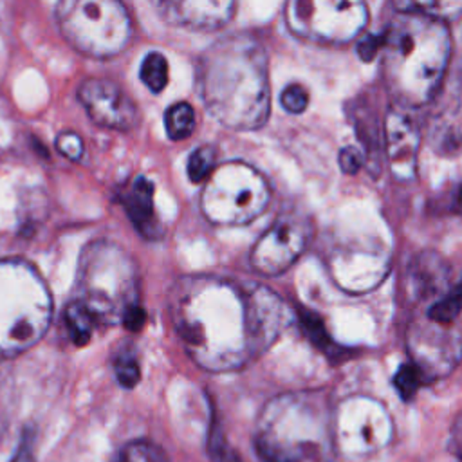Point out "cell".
Segmentation results:
<instances>
[{
  "mask_svg": "<svg viewBox=\"0 0 462 462\" xmlns=\"http://www.w3.org/2000/svg\"><path fill=\"white\" fill-rule=\"evenodd\" d=\"M366 20L363 4L292 2L287 5L289 27L305 38L339 42L352 38Z\"/></svg>",
  "mask_w": 462,
  "mask_h": 462,
  "instance_id": "cell-10",
  "label": "cell"
},
{
  "mask_svg": "<svg viewBox=\"0 0 462 462\" xmlns=\"http://www.w3.org/2000/svg\"><path fill=\"white\" fill-rule=\"evenodd\" d=\"M262 462H334V413L318 393H285L265 404L254 435Z\"/></svg>",
  "mask_w": 462,
  "mask_h": 462,
  "instance_id": "cell-3",
  "label": "cell"
},
{
  "mask_svg": "<svg viewBox=\"0 0 462 462\" xmlns=\"http://www.w3.org/2000/svg\"><path fill=\"white\" fill-rule=\"evenodd\" d=\"M453 211L462 215V186H458L455 197H453Z\"/></svg>",
  "mask_w": 462,
  "mask_h": 462,
  "instance_id": "cell-34",
  "label": "cell"
},
{
  "mask_svg": "<svg viewBox=\"0 0 462 462\" xmlns=\"http://www.w3.org/2000/svg\"><path fill=\"white\" fill-rule=\"evenodd\" d=\"M116 375L125 388H134L139 381V365L135 357L128 354L119 356L116 361Z\"/></svg>",
  "mask_w": 462,
  "mask_h": 462,
  "instance_id": "cell-26",
  "label": "cell"
},
{
  "mask_svg": "<svg viewBox=\"0 0 462 462\" xmlns=\"http://www.w3.org/2000/svg\"><path fill=\"white\" fill-rule=\"evenodd\" d=\"M170 316L189 357L209 372L242 368L278 337L283 305L263 285L186 276L170 292Z\"/></svg>",
  "mask_w": 462,
  "mask_h": 462,
  "instance_id": "cell-1",
  "label": "cell"
},
{
  "mask_svg": "<svg viewBox=\"0 0 462 462\" xmlns=\"http://www.w3.org/2000/svg\"><path fill=\"white\" fill-rule=\"evenodd\" d=\"M449 449L455 457H458L462 460V413L457 417L453 428H451V442H449Z\"/></svg>",
  "mask_w": 462,
  "mask_h": 462,
  "instance_id": "cell-32",
  "label": "cell"
},
{
  "mask_svg": "<svg viewBox=\"0 0 462 462\" xmlns=\"http://www.w3.org/2000/svg\"><path fill=\"white\" fill-rule=\"evenodd\" d=\"M417 148L415 130L411 128L410 121L399 114H392L388 117V153L393 162L404 161L413 166Z\"/></svg>",
  "mask_w": 462,
  "mask_h": 462,
  "instance_id": "cell-15",
  "label": "cell"
},
{
  "mask_svg": "<svg viewBox=\"0 0 462 462\" xmlns=\"http://www.w3.org/2000/svg\"><path fill=\"white\" fill-rule=\"evenodd\" d=\"M164 20L189 29H217L226 25L235 11L231 0H175L157 4Z\"/></svg>",
  "mask_w": 462,
  "mask_h": 462,
  "instance_id": "cell-13",
  "label": "cell"
},
{
  "mask_svg": "<svg viewBox=\"0 0 462 462\" xmlns=\"http://www.w3.org/2000/svg\"><path fill=\"white\" fill-rule=\"evenodd\" d=\"M166 134L173 141H182L189 137L195 130V112L189 103H175L164 114Z\"/></svg>",
  "mask_w": 462,
  "mask_h": 462,
  "instance_id": "cell-17",
  "label": "cell"
},
{
  "mask_svg": "<svg viewBox=\"0 0 462 462\" xmlns=\"http://www.w3.org/2000/svg\"><path fill=\"white\" fill-rule=\"evenodd\" d=\"M141 81L152 90L161 92L168 83V61L161 52H148L141 63Z\"/></svg>",
  "mask_w": 462,
  "mask_h": 462,
  "instance_id": "cell-19",
  "label": "cell"
},
{
  "mask_svg": "<svg viewBox=\"0 0 462 462\" xmlns=\"http://www.w3.org/2000/svg\"><path fill=\"white\" fill-rule=\"evenodd\" d=\"M269 204V186L253 166L229 161L211 171L202 193L204 217L218 226H238L256 218Z\"/></svg>",
  "mask_w": 462,
  "mask_h": 462,
  "instance_id": "cell-8",
  "label": "cell"
},
{
  "mask_svg": "<svg viewBox=\"0 0 462 462\" xmlns=\"http://www.w3.org/2000/svg\"><path fill=\"white\" fill-rule=\"evenodd\" d=\"M114 462H168L166 453L153 442L134 440L128 442L114 458Z\"/></svg>",
  "mask_w": 462,
  "mask_h": 462,
  "instance_id": "cell-21",
  "label": "cell"
},
{
  "mask_svg": "<svg viewBox=\"0 0 462 462\" xmlns=\"http://www.w3.org/2000/svg\"><path fill=\"white\" fill-rule=\"evenodd\" d=\"M334 439L337 453L350 458L366 457L390 442L392 420L379 402L354 397L341 402L334 413Z\"/></svg>",
  "mask_w": 462,
  "mask_h": 462,
  "instance_id": "cell-9",
  "label": "cell"
},
{
  "mask_svg": "<svg viewBox=\"0 0 462 462\" xmlns=\"http://www.w3.org/2000/svg\"><path fill=\"white\" fill-rule=\"evenodd\" d=\"M339 162L346 173H356L361 166V153L356 148H346L343 150Z\"/></svg>",
  "mask_w": 462,
  "mask_h": 462,
  "instance_id": "cell-31",
  "label": "cell"
},
{
  "mask_svg": "<svg viewBox=\"0 0 462 462\" xmlns=\"http://www.w3.org/2000/svg\"><path fill=\"white\" fill-rule=\"evenodd\" d=\"M300 321H301V327H303L305 334L309 336V339H310L318 348H321V350L327 352V354L334 352L336 345H334L332 339L328 337V334H327V330H325V327H323L319 316H316V314H312V312H309V310H301V312H300Z\"/></svg>",
  "mask_w": 462,
  "mask_h": 462,
  "instance_id": "cell-23",
  "label": "cell"
},
{
  "mask_svg": "<svg viewBox=\"0 0 462 462\" xmlns=\"http://www.w3.org/2000/svg\"><path fill=\"white\" fill-rule=\"evenodd\" d=\"M199 90L206 110L226 128H260L269 116L263 47L245 32L217 40L200 56Z\"/></svg>",
  "mask_w": 462,
  "mask_h": 462,
  "instance_id": "cell-2",
  "label": "cell"
},
{
  "mask_svg": "<svg viewBox=\"0 0 462 462\" xmlns=\"http://www.w3.org/2000/svg\"><path fill=\"white\" fill-rule=\"evenodd\" d=\"M52 316V300L42 276L23 260H0V361L36 345Z\"/></svg>",
  "mask_w": 462,
  "mask_h": 462,
  "instance_id": "cell-4",
  "label": "cell"
},
{
  "mask_svg": "<svg viewBox=\"0 0 462 462\" xmlns=\"http://www.w3.org/2000/svg\"><path fill=\"white\" fill-rule=\"evenodd\" d=\"M215 162V150L211 146L197 148L188 159V175L193 182L204 180L213 171Z\"/></svg>",
  "mask_w": 462,
  "mask_h": 462,
  "instance_id": "cell-24",
  "label": "cell"
},
{
  "mask_svg": "<svg viewBox=\"0 0 462 462\" xmlns=\"http://www.w3.org/2000/svg\"><path fill=\"white\" fill-rule=\"evenodd\" d=\"M309 224L298 215H282L258 238L251 251V265L262 274L283 273L305 249Z\"/></svg>",
  "mask_w": 462,
  "mask_h": 462,
  "instance_id": "cell-11",
  "label": "cell"
},
{
  "mask_svg": "<svg viewBox=\"0 0 462 462\" xmlns=\"http://www.w3.org/2000/svg\"><path fill=\"white\" fill-rule=\"evenodd\" d=\"M424 379H426V375L415 363H406L397 370V374L393 377V386L397 388V392L402 399H411Z\"/></svg>",
  "mask_w": 462,
  "mask_h": 462,
  "instance_id": "cell-22",
  "label": "cell"
},
{
  "mask_svg": "<svg viewBox=\"0 0 462 462\" xmlns=\"http://www.w3.org/2000/svg\"><path fill=\"white\" fill-rule=\"evenodd\" d=\"M32 444H34L32 431L31 430L23 431L22 442H20V446H18V449H16V453H14L11 462H34V448H32Z\"/></svg>",
  "mask_w": 462,
  "mask_h": 462,
  "instance_id": "cell-29",
  "label": "cell"
},
{
  "mask_svg": "<svg viewBox=\"0 0 462 462\" xmlns=\"http://www.w3.org/2000/svg\"><path fill=\"white\" fill-rule=\"evenodd\" d=\"M381 47H383V34H377V36L372 34V36L365 38L363 42H359L357 51H359V56L368 61V60L374 58V54H375Z\"/></svg>",
  "mask_w": 462,
  "mask_h": 462,
  "instance_id": "cell-30",
  "label": "cell"
},
{
  "mask_svg": "<svg viewBox=\"0 0 462 462\" xmlns=\"http://www.w3.org/2000/svg\"><path fill=\"white\" fill-rule=\"evenodd\" d=\"M123 206L141 235L155 238L161 235V226L153 211V184L146 177H137L123 195Z\"/></svg>",
  "mask_w": 462,
  "mask_h": 462,
  "instance_id": "cell-14",
  "label": "cell"
},
{
  "mask_svg": "<svg viewBox=\"0 0 462 462\" xmlns=\"http://www.w3.org/2000/svg\"><path fill=\"white\" fill-rule=\"evenodd\" d=\"M56 148L61 155L69 157L70 161H78L83 155V141L76 132H61L56 137Z\"/></svg>",
  "mask_w": 462,
  "mask_h": 462,
  "instance_id": "cell-28",
  "label": "cell"
},
{
  "mask_svg": "<svg viewBox=\"0 0 462 462\" xmlns=\"http://www.w3.org/2000/svg\"><path fill=\"white\" fill-rule=\"evenodd\" d=\"M65 321L72 341L78 346L87 345L96 325V318L90 314V310L81 301H72L65 310Z\"/></svg>",
  "mask_w": 462,
  "mask_h": 462,
  "instance_id": "cell-18",
  "label": "cell"
},
{
  "mask_svg": "<svg viewBox=\"0 0 462 462\" xmlns=\"http://www.w3.org/2000/svg\"><path fill=\"white\" fill-rule=\"evenodd\" d=\"M462 310V282L455 285L449 292H446L437 303H433L428 310L430 319L439 325L451 323Z\"/></svg>",
  "mask_w": 462,
  "mask_h": 462,
  "instance_id": "cell-20",
  "label": "cell"
},
{
  "mask_svg": "<svg viewBox=\"0 0 462 462\" xmlns=\"http://www.w3.org/2000/svg\"><path fill=\"white\" fill-rule=\"evenodd\" d=\"M79 301L96 321L117 323L137 307V267L117 244L99 240L85 247L78 269Z\"/></svg>",
  "mask_w": 462,
  "mask_h": 462,
  "instance_id": "cell-6",
  "label": "cell"
},
{
  "mask_svg": "<svg viewBox=\"0 0 462 462\" xmlns=\"http://www.w3.org/2000/svg\"><path fill=\"white\" fill-rule=\"evenodd\" d=\"M78 97L90 119L114 130H132L139 123V110L132 97L114 81L88 78L78 88Z\"/></svg>",
  "mask_w": 462,
  "mask_h": 462,
  "instance_id": "cell-12",
  "label": "cell"
},
{
  "mask_svg": "<svg viewBox=\"0 0 462 462\" xmlns=\"http://www.w3.org/2000/svg\"><path fill=\"white\" fill-rule=\"evenodd\" d=\"M383 47L388 49L386 72L392 85L406 99L419 103L435 87L449 43L440 23L415 18L411 13L383 34Z\"/></svg>",
  "mask_w": 462,
  "mask_h": 462,
  "instance_id": "cell-5",
  "label": "cell"
},
{
  "mask_svg": "<svg viewBox=\"0 0 462 462\" xmlns=\"http://www.w3.org/2000/svg\"><path fill=\"white\" fill-rule=\"evenodd\" d=\"M144 321H146V314H144V310H143L139 305L134 307V309H130L128 314H126L125 319H123L125 327L130 328V330H139V328L144 325Z\"/></svg>",
  "mask_w": 462,
  "mask_h": 462,
  "instance_id": "cell-33",
  "label": "cell"
},
{
  "mask_svg": "<svg viewBox=\"0 0 462 462\" xmlns=\"http://www.w3.org/2000/svg\"><path fill=\"white\" fill-rule=\"evenodd\" d=\"M446 265L435 254L420 256L415 262V269L411 273V282L419 296H428L439 289V285L446 278Z\"/></svg>",
  "mask_w": 462,
  "mask_h": 462,
  "instance_id": "cell-16",
  "label": "cell"
},
{
  "mask_svg": "<svg viewBox=\"0 0 462 462\" xmlns=\"http://www.w3.org/2000/svg\"><path fill=\"white\" fill-rule=\"evenodd\" d=\"M208 457L213 462H242L238 453L231 449L218 428H215L208 437Z\"/></svg>",
  "mask_w": 462,
  "mask_h": 462,
  "instance_id": "cell-25",
  "label": "cell"
},
{
  "mask_svg": "<svg viewBox=\"0 0 462 462\" xmlns=\"http://www.w3.org/2000/svg\"><path fill=\"white\" fill-rule=\"evenodd\" d=\"M280 101L283 108L291 114H300L307 108L309 103V94L301 85H289L280 96Z\"/></svg>",
  "mask_w": 462,
  "mask_h": 462,
  "instance_id": "cell-27",
  "label": "cell"
},
{
  "mask_svg": "<svg viewBox=\"0 0 462 462\" xmlns=\"http://www.w3.org/2000/svg\"><path fill=\"white\" fill-rule=\"evenodd\" d=\"M56 20L63 38L92 58L119 54L132 36L130 14L114 0H63L56 5Z\"/></svg>",
  "mask_w": 462,
  "mask_h": 462,
  "instance_id": "cell-7",
  "label": "cell"
}]
</instances>
